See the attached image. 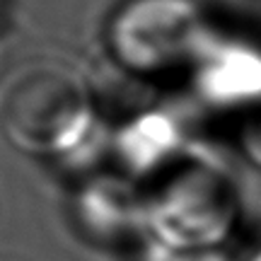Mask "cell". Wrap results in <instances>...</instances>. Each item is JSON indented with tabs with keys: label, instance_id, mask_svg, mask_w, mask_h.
I'll return each mask as SVG.
<instances>
[{
	"label": "cell",
	"instance_id": "52a82bcc",
	"mask_svg": "<svg viewBox=\"0 0 261 261\" xmlns=\"http://www.w3.org/2000/svg\"><path fill=\"white\" fill-rule=\"evenodd\" d=\"M242 261H261V244H256V247H254L252 252L247 254Z\"/></svg>",
	"mask_w": 261,
	"mask_h": 261
},
{
	"label": "cell",
	"instance_id": "6da1fadb",
	"mask_svg": "<svg viewBox=\"0 0 261 261\" xmlns=\"http://www.w3.org/2000/svg\"><path fill=\"white\" fill-rule=\"evenodd\" d=\"M148 223L167 249L230 247L242 223V196L227 165L189 148L165 167Z\"/></svg>",
	"mask_w": 261,
	"mask_h": 261
},
{
	"label": "cell",
	"instance_id": "277c9868",
	"mask_svg": "<svg viewBox=\"0 0 261 261\" xmlns=\"http://www.w3.org/2000/svg\"><path fill=\"white\" fill-rule=\"evenodd\" d=\"M213 29L198 0H145L133 17V61L145 70H191Z\"/></svg>",
	"mask_w": 261,
	"mask_h": 261
},
{
	"label": "cell",
	"instance_id": "8992f818",
	"mask_svg": "<svg viewBox=\"0 0 261 261\" xmlns=\"http://www.w3.org/2000/svg\"><path fill=\"white\" fill-rule=\"evenodd\" d=\"M162 261H242L230 247H213V249H167L162 247Z\"/></svg>",
	"mask_w": 261,
	"mask_h": 261
},
{
	"label": "cell",
	"instance_id": "3957f363",
	"mask_svg": "<svg viewBox=\"0 0 261 261\" xmlns=\"http://www.w3.org/2000/svg\"><path fill=\"white\" fill-rule=\"evenodd\" d=\"M191 73L198 99L237 121L261 104V39L215 27Z\"/></svg>",
	"mask_w": 261,
	"mask_h": 261
},
{
	"label": "cell",
	"instance_id": "7a4b0ae2",
	"mask_svg": "<svg viewBox=\"0 0 261 261\" xmlns=\"http://www.w3.org/2000/svg\"><path fill=\"white\" fill-rule=\"evenodd\" d=\"M92 119L77 75L61 65H27L0 94V133L29 155L73 148Z\"/></svg>",
	"mask_w": 261,
	"mask_h": 261
},
{
	"label": "cell",
	"instance_id": "5b68a950",
	"mask_svg": "<svg viewBox=\"0 0 261 261\" xmlns=\"http://www.w3.org/2000/svg\"><path fill=\"white\" fill-rule=\"evenodd\" d=\"M234 148L247 165L261 172V104L234 121Z\"/></svg>",
	"mask_w": 261,
	"mask_h": 261
}]
</instances>
